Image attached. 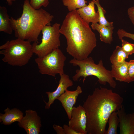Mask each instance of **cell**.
<instances>
[{
    "label": "cell",
    "mask_w": 134,
    "mask_h": 134,
    "mask_svg": "<svg viewBox=\"0 0 134 134\" xmlns=\"http://www.w3.org/2000/svg\"><path fill=\"white\" fill-rule=\"evenodd\" d=\"M5 113H0V122L5 125H9L15 122H20L23 118V113L16 108L10 109L9 108L4 110Z\"/></svg>",
    "instance_id": "obj_14"
},
{
    "label": "cell",
    "mask_w": 134,
    "mask_h": 134,
    "mask_svg": "<svg viewBox=\"0 0 134 134\" xmlns=\"http://www.w3.org/2000/svg\"><path fill=\"white\" fill-rule=\"evenodd\" d=\"M91 26L93 30H96L99 32L101 41L107 44L111 43L113 40L112 35L114 29L113 26H104L96 23H92Z\"/></svg>",
    "instance_id": "obj_15"
},
{
    "label": "cell",
    "mask_w": 134,
    "mask_h": 134,
    "mask_svg": "<svg viewBox=\"0 0 134 134\" xmlns=\"http://www.w3.org/2000/svg\"><path fill=\"white\" fill-rule=\"evenodd\" d=\"M62 2L64 5L67 7L69 12L86 6L87 2L85 0H62Z\"/></svg>",
    "instance_id": "obj_20"
},
{
    "label": "cell",
    "mask_w": 134,
    "mask_h": 134,
    "mask_svg": "<svg viewBox=\"0 0 134 134\" xmlns=\"http://www.w3.org/2000/svg\"><path fill=\"white\" fill-rule=\"evenodd\" d=\"M121 40L122 42L121 47L123 51L129 55L134 54V44L130 43L123 38Z\"/></svg>",
    "instance_id": "obj_23"
},
{
    "label": "cell",
    "mask_w": 134,
    "mask_h": 134,
    "mask_svg": "<svg viewBox=\"0 0 134 134\" xmlns=\"http://www.w3.org/2000/svg\"><path fill=\"white\" fill-rule=\"evenodd\" d=\"M87 123L86 112L83 106L80 105L77 107H73L71 118L68 122V126L83 134H86Z\"/></svg>",
    "instance_id": "obj_9"
},
{
    "label": "cell",
    "mask_w": 134,
    "mask_h": 134,
    "mask_svg": "<svg viewBox=\"0 0 134 134\" xmlns=\"http://www.w3.org/2000/svg\"><path fill=\"white\" fill-rule=\"evenodd\" d=\"M9 6L13 4V2L15 1L16 0H6Z\"/></svg>",
    "instance_id": "obj_29"
},
{
    "label": "cell",
    "mask_w": 134,
    "mask_h": 134,
    "mask_svg": "<svg viewBox=\"0 0 134 134\" xmlns=\"http://www.w3.org/2000/svg\"><path fill=\"white\" fill-rule=\"evenodd\" d=\"M127 13L131 21L134 26V6L128 9Z\"/></svg>",
    "instance_id": "obj_27"
},
{
    "label": "cell",
    "mask_w": 134,
    "mask_h": 134,
    "mask_svg": "<svg viewBox=\"0 0 134 134\" xmlns=\"http://www.w3.org/2000/svg\"><path fill=\"white\" fill-rule=\"evenodd\" d=\"M69 63L74 66L79 67L76 70L75 74L72 77L73 81H77L80 77H82L83 83L87 77L93 75L98 78L100 84L105 85L107 83L111 87H116V83L112 76L111 70H107L104 66L102 60L96 64L91 57L81 60L73 58L70 61Z\"/></svg>",
    "instance_id": "obj_4"
},
{
    "label": "cell",
    "mask_w": 134,
    "mask_h": 134,
    "mask_svg": "<svg viewBox=\"0 0 134 134\" xmlns=\"http://www.w3.org/2000/svg\"><path fill=\"white\" fill-rule=\"evenodd\" d=\"M53 127L57 134H65L63 127L55 124L53 125Z\"/></svg>",
    "instance_id": "obj_28"
},
{
    "label": "cell",
    "mask_w": 134,
    "mask_h": 134,
    "mask_svg": "<svg viewBox=\"0 0 134 134\" xmlns=\"http://www.w3.org/2000/svg\"><path fill=\"white\" fill-rule=\"evenodd\" d=\"M26 115L18 125L24 128L27 134H38L41 126L40 117L35 111L31 109L25 111Z\"/></svg>",
    "instance_id": "obj_8"
},
{
    "label": "cell",
    "mask_w": 134,
    "mask_h": 134,
    "mask_svg": "<svg viewBox=\"0 0 134 134\" xmlns=\"http://www.w3.org/2000/svg\"><path fill=\"white\" fill-rule=\"evenodd\" d=\"M95 4V0H93L86 6L76 10L80 17L88 24L90 22L95 23L99 22V13L98 11H96Z\"/></svg>",
    "instance_id": "obj_13"
},
{
    "label": "cell",
    "mask_w": 134,
    "mask_h": 134,
    "mask_svg": "<svg viewBox=\"0 0 134 134\" xmlns=\"http://www.w3.org/2000/svg\"><path fill=\"white\" fill-rule=\"evenodd\" d=\"M123 98L111 89L100 87L89 95L83 106L87 118L88 134H105L109 118L123 105Z\"/></svg>",
    "instance_id": "obj_1"
},
{
    "label": "cell",
    "mask_w": 134,
    "mask_h": 134,
    "mask_svg": "<svg viewBox=\"0 0 134 134\" xmlns=\"http://www.w3.org/2000/svg\"><path fill=\"white\" fill-rule=\"evenodd\" d=\"M128 62L126 61L117 66L112 65L111 71L112 77L120 82L128 83Z\"/></svg>",
    "instance_id": "obj_16"
},
{
    "label": "cell",
    "mask_w": 134,
    "mask_h": 134,
    "mask_svg": "<svg viewBox=\"0 0 134 134\" xmlns=\"http://www.w3.org/2000/svg\"><path fill=\"white\" fill-rule=\"evenodd\" d=\"M82 92L81 87L78 86L76 90L74 91L66 90L63 94L57 99L61 103L69 120L71 118L72 111L77 97Z\"/></svg>",
    "instance_id": "obj_10"
},
{
    "label": "cell",
    "mask_w": 134,
    "mask_h": 134,
    "mask_svg": "<svg viewBox=\"0 0 134 134\" xmlns=\"http://www.w3.org/2000/svg\"><path fill=\"white\" fill-rule=\"evenodd\" d=\"M54 16L41 8L35 9L28 0H25L21 16L10 21L15 37L31 42L38 43V38L45 26L50 25Z\"/></svg>",
    "instance_id": "obj_3"
},
{
    "label": "cell",
    "mask_w": 134,
    "mask_h": 134,
    "mask_svg": "<svg viewBox=\"0 0 134 134\" xmlns=\"http://www.w3.org/2000/svg\"><path fill=\"white\" fill-rule=\"evenodd\" d=\"M60 32L66 39L67 52L73 58L81 60L87 58L97 46L95 34L76 10L67 14Z\"/></svg>",
    "instance_id": "obj_2"
},
{
    "label": "cell",
    "mask_w": 134,
    "mask_h": 134,
    "mask_svg": "<svg viewBox=\"0 0 134 134\" xmlns=\"http://www.w3.org/2000/svg\"><path fill=\"white\" fill-rule=\"evenodd\" d=\"M63 128L65 134H83L75 130L68 125L64 124Z\"/></svg>",
    "instance_id": "obj_26"
},
{
    "label": "cell",
    "mask_w": 134,
    "mask_h": 134,
    "mask_svg": "<svg viewBox=\"0 0 134 134\" xmlns=\"http://www.w3.org/2000/svg\"><path fill=\"white\" fill-rule=\"evenodd\" d=\"M66 57L59 48L42 57L35 59L39 72L41 74L55 77L57 74H64V68Z\"/></svg>",
    "instance_id": "obj_7"
},
{
    "label": "cell",
    "mask_w": 134,
    "mask_h": 134,
    "mask_svg": "<svg viewBox=\"0 0 134 134\" xmlns=\"http://www.w3.org/2000/svg\"><path fill=\"white\" fill-rule=\"evenodd\" d=\"M108 122V127L105 134H117V129L119 120L117 111H114L111 114Z\"/></svg>",
    "instance_id": "obj_19"
},
{
    "label": "cell",
    "mask_w": 134,
    "mask_h": 134,
    "mask_svg": "<svg viewBox=\"0 0 134 134\" xmlns=\"http://www.w3.org/2000/svg\"><path fill=\"white\" fill-rule=\"evenodd\" d=\"M117 112L119 120V134H134V111L127 114L123 105Z\"/></svg>",
    "instance_id": "obj_12"
},
{
    "label": "cell",
    "mask_w": 134,
    "mask_h": 134,
    "mask_svg": "<svg viewBox=\"0 0 134 134\" xmlns=\"http://www.w3.org/2000/svg\"><path fill=\"white\" fill-rule=\"evenodd\" d=\"M117 33L119 39L121 40L124 37L129 38L134 40V34L128 33L123 29H119Z\"/></svg>",
    "instance_id": "obj_25"
},
{
    "label": "cell",
    "mask_w": 134,
    "mask_h": 134,
    "mask_svg": "<svg viewBox=\"0 0 134 134\" xmlns=\"http://www.w3.org/2000/svg\"><path fill=\"white\" fill-rule=\"evenodd\" d=\"M60 76L59 84L56 90L52 92H47L46 93L48 98L47 102L44 101L46 109H49L54 101L63 94L68 87L72 86L73 84L72 81L70 79L68 75L64 73Z\"/></svg>",
    "instance_id": "obj_11"
},
{
    "label": "cell",
    "mask_w": 134,
    "mask_h": 134,
    "mask_svg": "<svg viewBox=\"0 0 134 134\" xmlns=\"http://www.w3.org/2000/svg\"><path fill=\"white\" fill-rule=\"evenodd\" d=\"M13 31L7 9L0 6V32L11 34Z\"/></svg>",
    "instance_id": "obj_17"
},
{
    "label": "cell",
    "mask_w": 134,
    "mask_h": 134,
    "mask_svg": "<svg viewBox=\"0 0 134 134\" xmlns=\"http://www.w3.org/2000/svg\"><path fill=\"white\" fill-rule=\"evenodd\" d=\"M95 3L97 6L99 14V24L101 25L110 27L113 26V23L108 22L106 19L105 14L106 11L100 5L99 0H95Z\"/></svg>",
    "instance_id": "obj_21"
},
{
    "label": "cell",
    "mask_w": 134,
    "mask_h": 134,
    "mask_svg": "<svg viewBox=\"0 0 134 134\" xmlns=\"http://www.w3.org/2000/svg\"><path fill=\"white\" fill-rule=\"evenodd\" d=\"M57 23L52 26L46 25L42 31L41 42L39 44L33 42V51L38 57H43L58 48L60 45V27Z\"/></svg>",
    "instance_id": "obj_6"
},
{
    "label": "cell",
    "mask_w": 134,
    "mask_h": 134,
    "mask_svg": "<svg viewBox=\"0 0 134 134\" xmlns=\"http://www.w3.org/2000/svg\"><path fill=\"white\" fill-rule=\"evenodd\" d=\"M128 83L134 81V60H131L128 62Z\"/></svg>",
    "instance_id": "obj_24"
},
{
    "label": "cell",
    "mask_w": 134,
    "mask_h": 134,
    "mask_svg": "<svg viewBox=\"0 0 134 134\" xmlns=\"http://www.w3.org/2000/svg\"><path fill=\"white\" fill-rule=\"evenodd\" d=\"M129 55L125 52L121 47L117 46L110 58L112 65L114 66H119L124 62L128 58Z\"/></svg>",
    "instance_id": "obj_18"
},
{
    "label": "cell",
    "mask_w": 134,
    "mask_h": 134,
    "mask_svg": "<svg viewBox=\"0 0 134 134\" xmlns=\"http://www.w3.org/2000/svg\"><path fill=\"white\" fill-rule=\"evenodd\" d=\"M30 42L17 38L8 40L0 46L2 61L12 66L22 67L27 64L34 54Z\"/></svg>",
    "instance_id": "obj_5"
},
{
    "label": "cell",
    "mask_w": 134,
    "mask_h": 134,
    "mask_svg": "<svg viewBox=\"0 0 134 134\" xmlns=\"http://www.w3.org/2000/svg\"><path fill=\"white\" fill-rule=\"evenodd\" d=\"M30 5L35 9L41 8L42 6L46 7L49 3V0H28Z\"/></svg>",
    "instance_id": "obj_22"
}]
</instances>
